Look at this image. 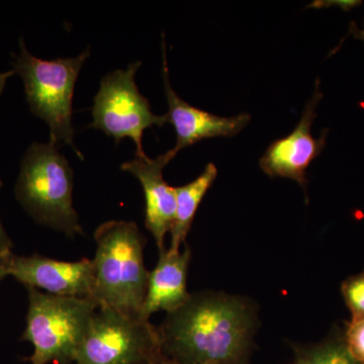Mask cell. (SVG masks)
<instances>
[{"mask_svg": "<svg viewBox=\"0 0 364 364\" xmlns=\"http://www.w3.org/2000/svg\"><path fill=\"white\" fill-rule=\"evenodd\" d=\"M258 306L223 291L191 294L157 327L164 358L178 364H250Z\"/></svg>", "mask_w": 364, "mask_h": 364, "instance_id": "6da1fadb", "label": "cell"}, {"mask_svg": "<svg viewBox=\"0 0 364 364\" xmlns=\"http://www.w3.org/2000/svg\"><path fill=\"white\" fill-rule=\"evenodd\" d=\"M95 286L97 308L140 316L149 273L144 262L146 239L136 223L109 221L95 230Z\"/></svg>", "mask_w": 364, "mask_h": 364, "instance_id": "7a4b0ae2", "label": "cell"}, {"mask_svg": "<svg viewBox=\"0 0 364 364\" xmlns=\"http://www.w3.org/2000/svg\"><path fill=\"white\" fill-rule=\"evenodd\" d=\"M73 170L58 146L33 143L21 160L16 198L38 224L69 238L83 234L73 207Z\"/></svg>", "mask_w": 364, "mask_h": 364, "instance_id": "3957f363", "label": "cell"}, {"mask_svg": "<svg viewBox=\"0 0 364 364\" xmlns=\"http://www.w3.org/2000/svg\"><path fill=\"white\" fill-rule=\"evenodd\" d=\"M90 56V48H86L74 58L48 61L31 54L21 39L20 54L14 61V70L23 80L31 111L49 126L50 142L70 146L80 159L82 154L74 144L72 100L79 73Z\"/></svg>", "mask_w": 364, "mask_h": 364, "instance_id": "277c9868", "label": "cell"}, {"mask_svg": "<svg viewBox=\"0 0 364 364\" xmlns=\"http://www.w3.org/2000/svg\"><path fill=\"white\" fill-rule=\"evenodd\" d=\"M26 326L21 340L33 344L31 364L72 363L97 305L90 298L54 296L28 289Z\"/></svg>", "mask_w": 364, "mask_h": 364, "instance_id": "5b68a950", "label": "cell"}, {"mask_svg": "<svg viewBox=\"0 0 364 364\" xmlns=\"http://www.w3.org/2000/svg\"><path fill=\"white\" fill-rule=\"evenodd\" d=\"M157 327L140 316L97 308L73 364H139L161 355Z\"/></svg>", "mask_w": 364, "mask_h": 364, "instance_id": "8992f818", "label": "cell"}, {"mask_svg": "<svg viewBox=\"0 0 364 364\" xmlns=\"http://www.w3.org/2000/svg\"><path fill=\"white\" fill-rule=\"evenodd\" d=\"M142 62L135 61L126 69H117L100 81L95 97L92 123L90 128L105 132L116 143L130 138L135 143L136 156L144 152V131L153 126L163 127L168 123L166 114L157 116L152 112L149 100L141 95L135 76Z\"/></svg>", "mask_w": 364, "mask_h": 364, "instance_id": "52a82bcc", "label": "cell"}, {"mask_svg": "<svg viewBox=\"0 0 364 364\" xmlns=\"http://www.w3.org/2000/svg\"><path fill=\"white\" fill-rule=\"evenodd\" d=\"M7 275L23 284L26 289L62 296L90 298L95 286L92 259L60 261L39 254L16 255L11 252L0 259Z\"/></svg>", "mask_w": 364, "mask_h": 364, "instance_id": "ba28073f", "label": "cell"}, {"mask_svg": "<svg viewBox=\"0 0 364 364\" xmlns=\"http://www.w3.org/2000/svg\"><path fill=\"white\" fill-rule=\"evenodd\" d=\"M322 98L320 79H318L315 92L306 105L296 128L284 138L273 141L260 158V168L267 176L272 178L293 179L304 189L306 188V169L322 153L327 139L328 130L323 132L318 139L312 135V124L317 117L318 105Z\"/></svg>", "mask_w": 364, "mask_h": 364, "instance_id": "9c48e42d", "label": "cell"}, {"mask_svg": "<svg viewBox=\"0 0 364 364\" xmlns=\"http://www.w3.org/2000/svg\"><path fill=\"white\" fill-rule=\"evenodd\" d=\"M176 154L171 149L154 159L146 154L136 155L133 160L121 165L123 171L135 176L142 186L146 203L145 226L152 234L160 253L166 250L165 237L171 231L176 212L174 188L165 181L163 170Z\"/></svg>", "mask_w": 364, "mask_h": 364, "instance_id": "30bf717a", "label": "cell"}, {"mask_svg": "<svg viewBox=\"0 0 364 364\" xmlns=\"http://www.w3.org/2000/svg\"><path fill=\"white\" fill-rule=\"evenodd\" d=\"M163 80L165 95L168 102V112L166 114L168 123L173 126L176 133V145L173 150L176 153L205 140V139L225 136L230 138L239 133L251 121L249 114L225 117H218L188 105L176 95L170 85L168 67H167L166 49L163 38Z\"/></svg>", "mask_w": 364, "mask_h": 364, "instance_id": "8fae6325", "label": "cell"}, {"mask_svg": "<svg viewBox=\"0 0 364 364\" xmlns=\"http://www.w3.org/2000/svg\"><path fill=\"white\" fill-rule=\"evenodd\" d=\"M191 250L188 244L183 251L160 253L156 267L149 273L147 293L141 317L150 320L153 314L174 312L183 306L191 294L188 291V274Z\"/></svg>", "mask_w": 364, "mask_h": 364, "instance_id": "7c38bea8", "label": "cell"}, {"mask_svg": "<svg viewBox=\"0 0 364 364\" xmlns=\"http://www.w3.org/2000/svg\"><path fill=\"white\" fill-rule=\"evenodd\" d=\"M218 169L214 163H208L202 173L195 181L186 186L174 188L176 196V212L172 225L171 252H179L182 245H186V238L195 220L196 210L203 202L205 193L212 188L217 178Z\"/></svg>", "mask_w": 364, "mask_h": 364, "instance_id": "4fadbf2b", "label": "cell"}, {"mask_svg": "<svg viewBox=\"0 0 364 364\" xmlns=\"http://www.w3.org/2000/svg\"><path fill=\"white\" fill-rule=\"evenodd\" d=\"M294 359L289 364H358L345 344L343 329L334 328L320 343L293 346Z\"/></svg>", "mask_w": 364, "mask_h": 364, "instance_id": "5bb4252c", "label": "cell"}, {"mask_svg": "<svg viewBox=\"0 0 364 364\" xmlns=\"http://www.w3.org/2000/svg\"><path fill=\"white\" fill-rule=\"evenodd\" d=\"M341 294L351 313V321L364 320V269L342 282Z\"/></svg>", "mask_w": 364, "mask_h": 364, "instance_id": "9a60e30c", "label": "cell"}, {"mask_svg": "<svg viewBox=\"0 0 364 364\" xmlns=\"http://www.w3.org/2000/svg\"><path fill=\"white\" fill-rule=\"evenodd\" d=\"M343 336L351 355L358 364H364V320L346 323Z\"/></svg>", "mask_w": 364, "mask_h": 364, "instance_id": "2e32d148", "label": "cell"}, {"mask_svg": "<svg viewBox=\"0 0 364 364\" xmlns=\"http://www.w3.org/2000/svg\"><path fill=\"white\" fill-rule=\"evenodd\" d=\"M1 186L2 181L1 179H0V188H1ZM11 248H13V241L9 238L6 229L2 226V223L0 221V259L6 257L9 254L13 252Z\"/></svg>", "mask_w": 364, "mask_h": 364, "instance_id": "e0dca14e", "label": "cell"}, {"mask_svg": "<svg viewBox=\"0 0 364 364\" xmlns=\"http://www.w3.org/2000/svg\"><path fill=\"white\" fill-rule=\"evenodd\" d=\"M14 74H16L14 70L0 72V97H1L2 92H4V87H6L7 80H9L11 76L14 75Z\"/></svg>", "mask_w": 364, "mask_h": 364, "instance_id": "ac0fdd59", "label": "cell"}, {"mask_svg": "<svg viewBox=\"0 0 364 364\" xmlns=\"http://www.w3.org/2000/svg\"><path fill=\"white\" fill-rule=\"evenodd\" d=\"M350 32L356 39L363 41L364 42V28L359 30V28L351 26Z\"/></svg>", "mask_w": 364, "mask_h": 364, "instance_id": "d6986e66", "label": "cell"}, {"mask_svg": "<svg viewBox=\"0 0 364 364\" xmlns=\"http://www.w3.org/2000/svg\"><path fill=\"white\" fill-rule=\"evenodd\" d=\"M162 354L159 358L151 359V360L144 361L142 363L139 364H162L161 363Z\"/></svg>", "mask_w": 364, "mask_h": 364, "instance_id": "ffe728a7", "label": "cell"}, {"mask_svg": "<svg viewBox=\"0 0 364 364\" xmlns=\"http://www.w3.org/2000/svg\"><path fill=\"white\" fill-rule=\"evenodd\" d=\"M7 277V272L6 270V268H4V265L0 263V282H2V279H4V277Z\"/></svg>", "mask_w": 364, "mask_h": 364, "instance_id": "44dd1931", "label": "cell"}, {"mask_svg": "<svg viewBox=\"0 0 364 364\" xmlns=\"http://www.w3.org/2000/svg\"><path fill=\"white\" fill-rule=\"evenodd\" d=\"M161 363L162 364H178L176 363H174V361L170 360V359L164 358V356L162 355L161 358Z\"/></svg>", "mask_w": 364, "mask_h": 364, "instance_id": "7402d4cb", "label": "cell"}]
</instances>
